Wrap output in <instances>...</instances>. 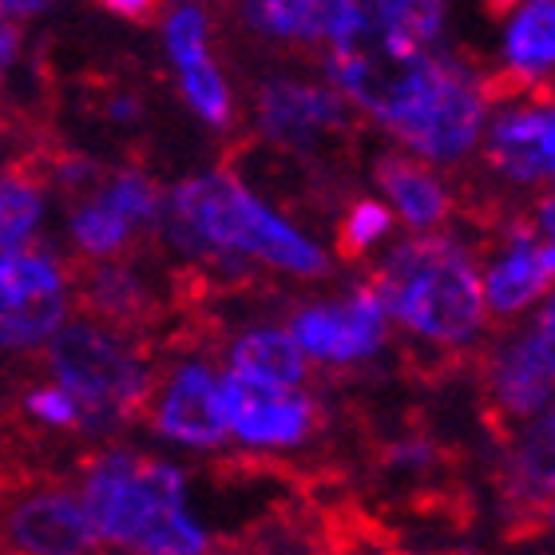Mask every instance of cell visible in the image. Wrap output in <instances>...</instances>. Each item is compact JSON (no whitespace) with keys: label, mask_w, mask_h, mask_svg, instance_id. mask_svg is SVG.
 Wrapping results in <instances>:
<instances>
[{"label":"cell","mask_w":555,"mask_h":555,"mask_svg":"<svg viewBox=\"0 0 555 555\" xmlns=\"http://www.w3.org/2000/svg\"><path fill=\"white\" fill-rule=\"evenodd\" d=\"M83 508L107 544L131 555H210L179 464L147 452H104L83 473Z\"/></svg>","instance_id":"cell-1"},{"label":"cell","mask_w":555,"mask_h":555,"mask_svg":"<svg viewBox=\"0 0 555 555\" xmlns=\"http://www.w3.org/2000/svg\"><path fill=\"white\" fill-rule=\"evenodd\" d=\"M167 234L179 250L207 258H255L262 267L294 278H322L330 258L250 186L231 175H195L167 198Z\"/></svg>","instance_id":"cell-2"},{"label":"cell","mask_w":555,"mask_h":555,"mask_svg":"<svg viewBox=\"0 0 555 555\" xmlns=\"http://www.w3.org/2000/svg\"><path fill=\"white\" fill-rule=\"evenodd\" d=\"M385 313L428 346H468L485 325V286L452 238H413L385 258L370 282Z\"/></svg>","instance_id":"cell-3"},{"label":"cell","mask_w":555,"mask_h":555,"mask_svg":"<svg viewBox=\"0 0 555 555\" xmlns=\"http://www.w3.org/2000/svg\"><path fill=\"white\" fill-rule=\"evenodd\" d=\"M48 365L83 409L88 425L104 428L131 421L151 405L155 377L116 330L100 322H68L48 337Z\"/></svg>","instance_id":"cell-4"},{"label":"cell","mask_w":555,"mask_h":555,"mask_svg":"<svg viewBox=\"0 0 555 555\" xmlns=\"http://www.w3.org/2000/svg\"><path fill=\"white\" fill-rule=\"evenodd\" d=\"M330 44H334L330 68H334L337 88L389 128L433 88L444 64L428 48L409 44L397 33H389L365 4L349 21L346 33L334 36Z\"/></svg>","instance_id":"cell-5"},{"label":"cell","mask_w":555,"mask_h":555,"mask_svg":"<svg viewBox=\"0 0 555 555\" xmlns=\"http://www.w3.org/2000/svg\"><path fill=\"white\" fill-rule=\"evenodd\" d=\"M219 397L227 428L250 449H298L318 433V401H310L298 385L231 370L219 377Z\"/></svg>","instance_id":"cell-6"},{"label":"cell","mask_w":555,"mask_h":555,"mask_svg":"<svg viewBox=\"0 0 555 555\" xmlns=\"http://www.w3.org/2000/svg\"><path fill=\"white\" fill-rule=\"evenodd\" d=\"M480 124H485V95L452 64H440L433 88L397 119L393 131L416 155L452 163L464 151H473V143L480 139Z\"/></svg>","instance_id":"cell-7"},{"label":"cell","mask_w":555,"mask_h":555,"mask_svg":"<svg viewBox=\"0 0 555 555\" xmlns=\"http://www.w3.org/2000/svg\"><path fill=\"white\" fill-rule=\"evenodd\" d=\"M385 313L382 298L373 286L353 289L341 301H322L294 313L289 334L301 346V353L325 365H353L373 358L385 346Z\"/></svg>","instance_id":"cell-8"},{"label":"cell","mask_w":555,"mask_h":555,"mask_svg":"<svg viewBox=\"0 0 555 555\" xmlns=\"http://www.w3.org/2000/svg\"><path fill=\"white\" fill-rule=\"evenodd\" d=\"M258 119L274 143L298 151H325L337 147L349 131L346 104L334 92L318 83L274 80L258 92Z\"/></svg>","instance_id":"cell-9"},{"label":"cell","mask_w":555,"mask_h":555,"mask_svg":"<svg viewBox=\"0 0 555 555\" xmlns=\"http://www.w3.org/2000/svg\"><path fill=\"white\" fill-rule=\"evenodd\" d=\"M151 425L175 444L191 449H215L231 437L227 416H222L219 377L203 361H183L159 389L151 405Z\"/></svg>","instance_id":"cell-10"},{"label":"cell","mask_w":555,"mask_h":555,"mask_svg":"<svg viewBox=\"0 0 555 555\" xmlns=\"http://www.w3.org/2000/svg\"><path fill=\"white\" fill-rule=\"evenodd\" d=\"M4 528L24 555H95L100 544V532L83 500L60 488H44L12 504Z\"/></svg>","instance_id":"cell-11"},{"label":"cell","mask_w":555,"mask_h":555,"mask_svg":"<svg viewBox=\"0 0 555 555\" xmlns=\"http://www.w3.org/2000/svg\"><path fill=\"white\" fill-rule=\"evenodd\" d=\"M504 492L528 524H544L555 500V397L540 413L520 421L504 456Z\"/></svg>","instance_id":"cell-12"},{"label":"cell","mask_w":555,"mask_h":555,"mask_svg":"<svg viewBox=\"0 0 555 555\" xmlns=\"http://www.w3.org/2000/svg\"><path fill=\"white\" fill-rule=\"evenodd\" d=\"M488 167L516 183L555 175V104L508 107L488 135Z\"/></svg>","instance_id":"cell-13"},{"label":"cell","mask_w":555,"mask_h":555,"mask_svg":"<svg viewBox=\"0 0 555 555\" xmlns=\"http://www.w3.org/2000/svg\"><path fill=\"white\" fill-rule=\"evenodd\" d=\"M167 52H171L179 80H183L186 104L195 107L207 124H227L231 119V92L222 72L207 56V16L195 4L175 9L167 21Z\"/></svg>","instance_id":"cell-14"},{"label":"cell","mask_w":555,"mask_h":555,"mask_svg":"<svg viewBox=\"0 0 555 555\" xmlns=\"http://www.w3.org/2000/svg\"><path fill=\"white\" fill-rule=\"evenodd\" d=\"M485 389L500 425H520L555 397V377L532 358L524 337H508L485 365Z\"/></svg>","instance_id":"cell-15"},{"label":"cell","mask_w":555,"mask_h":555,"mask_svg":"<svg viewBox=\"0 0 555 555\" xmlns=\"http://www.w3.org/2000/svg\"><path fill=\"white\" fill-rule=\"evenodd\" d=\"M552 258H547L544 243L532 234H516L512 246L488 267L485 274V306L496 318H512V313L528 310L547 286H552Z\"/></svg>","instance_id":"cell-16"},{"label":"cell","mask_w":555,"mask_h":555,"mask_svg":"<svg viewBox=\"0 0 555 555\" xmlns=\"http://www.w3.org/2000/svg\"><path fill=\"white\" fill-rule=\"evenodd\" d=\"M255 28L278 40H334L361 12V0H246Z\"/></svg>","instance_id":"cell-17"},{"label":"cell","mask_w":555,"mask_h":555,"mask_svg":"<svg viewBox=\"0 0 555 555\" xmlns=\"http://www.w3.org/2000/svg\"><path fill=\"white\" fill-rule=\"evenodd\" d=\"M377 183L389 198H393L397 215L416 227V231H433L449 219V191L440 186L437 175H428L421 163L401 159V155H382L377 167Z\"/></svg>","instance_id":"cell-18"},{"label":"cell","mask_w":555,"mask_h":555,"mask_svg":"<svg viewBox=\"0 0 555 555\" xmlns=\"http://www.w3.org/2000/svg\"><path fill=\"white\" fill-rule=\"evenodd\" d=\"M231 370L262 377V382L301 385L306 373H310V365H306V353H301V346L294 341V334L274 330V325H262V330H246V334L234 337Z\"/></svg>","instance_id":"cell-19"},{"label":"cell","mask_w":555,"mask_h":555,"mask_svg":"<svg viewBox=\"0 0 555 555\" xmlns=\"http://www.w3.org/2000/svg\"><path fill=\"white\" fill-rule=\"evenodd\" d=\"M83 306L95 313V318H104L107 325H131L147 322L151 318V294L143 289L131 270H119V267H95L83 274V289H80Z\"/></svg>","instance_id":"cell-20"},{"label":"cell","mask_w":555,"mask_h":555,"mask_svg":"<svg viewBox=\"0 0 555 555\" xmlns=\"http://www.w3.org/2000/svg\"><path fill=\"white\" fill-rule=\"evenodd\" d=\"M508 64L524 76L555 68V0H524L508 28Z\"/></svg>","instance_id":"cell-21"},{"label":"cell","mask_w":555,"mask_h":555,"mask_svg":"<svg viewBox=\"0 0 555 555\" xmlns=\"http://www.w3.org/2000/svg\"><path fill=\"white\" fill-rule=\"evenodd\" d=\"M64 313H68L64 289L4 301V310H0V349L40 346V341H48L64 325Z\"/></svg>","instance_id":"cell-22"},{"label":"cell","mask_w":555,"mask_h":555,"mask_svg":"<svg viewBox=\"0 0 555 555\" xmlns=\"http://www.w3.org/2000/svg\"><path fill=\"white\" fill-rule=\"evenodd\" d=\"M68 231H72V243L80 246L88 258L124 255V250H128V243L139 234L135 227H131V222L124 219L116 207H107L100 195L83 198L80 207L72 210Z\"/></svg>","instance_id":"cell-23"},{"label":"cell","mask_w":555,"mask_h":555,"mask_svg":"<svg viewBox=\"0 0 555 555\" xmlns=\"http://www.w3.org/2000/svg\"><path fill=\"white\" fill-rule=\"evenodd\" d=\"M44 219V191L28 171L0 175V238L28 243Z\"/></svg>","instance_id":"cell-24"},{"label":"cell","mask_w":555,"mask_h":555,"mask_svg":"<svg viewBox=\"0 0 555 555\" xmlns=\"http://www.w3.org/2000/svg\"><path fill=\"white\" fill-rule=\"evenodd\" d=\"M365 9L409 44L433 48L444 33V0H370Z\"/></svg>","instance_id":"cell-25"},{"label":"cell","mask_w":555,"mask_h":555,"mask_svg":"<svg viewBox=\"0 0 555 555\" xmlns=\"http://www.w3.org/2000/svg\"><path fill=\"white\" fill-rule=\"evenodd\" d=\"M393 231V215L377 198H361L346 210V219L337 222V255L341 262H361L385 234Z\"/></svg>","instance_id":"cell-26"},{"label":"cell","mask_w":555,"mask_h":555,"mask_svg":"<svg viewBox=\"0 0 555 555\" xmlns=\"http://www.w3.org/2000/svg\"><path fill=\"white\" fill-rule=\"evenodd\" d=\"M95 195L104 198L107 207H116L119 215L135 227V231H143V227H151V222L159 219V191H155V183H151V179H143L139 171L112 175V179H104V183H100V191H95Z\"/></svg>","instance_id":"cell-27"},{"label":"cell","mask_w":555,"mask_h":555,"mask_svg":"<svg viewBox=\"0 0 555 555\" xmlns=\"http://www.w3.org/2000/svg\"><path fill=\"white\" fill-rule=\"evenodd\" d=\"M24 409L44 421L48 428H92L88 425V409L76 401V397L64 389V385H44V389H33Z\"/></svg>","instance_id":"cell-28"},{"label":"cell","mask_w":555,"mask_h":555,"mask_svg":"<svg viewBox=\"0 0 555 555\" xmlns=\"http://www.w3.org/2000/svg\"><path fill=\"white\" fill-rule=\"evenodd\" d=\"M520 337H524V346L532 349V358L555 377V294L544 301V310L535 313V322L528 325Z\"/></svg>","instance_id":"cell-29"},{"label":"cell","mask_w":555,"mask_h":555,"mask_svg":"<svg viewBox=\"0 0 555 555\" xmlns=\"http://www.w3.org/2000/svg\"><path fill=\"white\" fill-rule=\"evenodd\" d=\"M100 9H107L112 16H124L131 24H151L159 16V0H95Z\"/></svg>","instance_id":"cell-30"},{"label":"cell","mask_w":555,"mask_h":555,"mask_svg":"<svg viewBox=\"0 0 555 555\" xmlns=\"http://www.w3.org/2000/svg\"><path fill=\"white\" fill-rule=\"evenodd\" d=\"M21 28L9 21V16H0V72L12 68L16 64V56H21Z\"/></svg>","instance_id":"cell-31"},{"label":"cell","mask_w":555,"mask_h":555,"mask_svg":"<svg viewBox=\"0 0 555 555\" xmlns=\"http://www.w3.org/2000/svg\"><path fill=\"white\" fill-rule=\"evenodd\" d=\"M56 0H0V16H36V12L52 9Z\"/></svg>","instance_id":"cell-32"},{"label":"cell","mask_w":555,"mask_h":555,"mask_svg":"<svg viewBox=\"0 0 555 555\" xmlns=\"http://www.w3.org/2000/svg\"><path fill=\"white\" fill-rule=\"evenodd\" d=\"M485 4H488V12H496V16H504V12L520 9L524 0H485Z\"/></svg>","instance_id":"cell-33"},{"label":"cell","mask_w":555,"mask_h":555,"mask_svg":"<svg viewBox=\"0 0 555 555\" xmlns=\"http://www.w3.org/2000/svg\"><path fill=\"white\" fill-rule=\"evenodd\" d=\"M544 524H547V528H555V500H552V504H547V512H544Z\"/></svg>","instance_id":"cell-34"},{"label":"cell","mask_w":555,"mask_h":555,"mask_svg":"<svg viewBox=\"0 0 555 555\" xmlns=\"http://www.w3.org/2000/svg\"><path fill=\"white\" fill-rule=\"evenodd\" d=\"M4 301H9V298H4V289H0V310H4Z\"/></svg>","instance_id":"cell-35"},{"label":"cell","mask_w":555,"mask_h":555,"mask_svg":"<svg viewBox=\"0 0 555 555\" xmlns=\"http://www.w3.org/2000/svg\"><path fill=\"white\" fill-rule=\"evenodd\" d=\"M310 555H322V552H310ZM325 555H330V552H325Z\"/></svg>","instance_id":"cell-36"}]
</instances>
